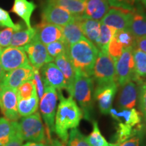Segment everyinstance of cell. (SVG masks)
Instances as JSON below:
<instances>
[{"mask_svg":"<svg viewBox=\"0 0 146 146\" xmlns=\"http://www.w3.org/2000/svg\"><path fill=\"white\" fill-rule=\"evenodd\" d=\"M33 81L35 85L36 93H37L39 99H41V97L44 94L45 86L44 83L42 81L41 74L39 73V70H38V69L34 68V78L33 79Z\"/></svg>","mask_w":146,"mask_h":146,"instance_id":"42","label":"cell"},{"mask_svg":"<svg viewBox=\"0 0 146 146\" xmlns=\"http://www.w3.org/2000/svg\"><path fill=\"white\" fill-rule=\"evenodd\" d=\"M79 21L80 27L84 36H86L91 42L98 48L100 42L101 22L95 20L83 18L82 16H77Z\"/></svg>","mask_w":146,"mask_h":146,"instance_id":"19","label":"cell"},{"mask_svg":"<svg viewBox=\"0 0 146 146\" xmlns=\"http://www.w3.org/2000/svg\"><path fill=\"white\" fill-rule=\"evenodd\" d=\"M94 79L86 74L75 72L74 81L68 91L70 96L81 106L85 119L90 120L94 99Z\"/></svg>","mask_w":146,"mask_h":146,"instance_id":"3","label":"cell"},{"mask_svg":"<svg viewBox=\"0 0 146 146\" xmlns=\"http://www.w3.org/2000/svg\"><path fill=\"white\" fill-rule=\"evenodd\" d=\"M0 61L5 72L30 64L23 47H7L0 50Z\"/></svg>","mask_w":146,"mask_h":146,"instance_id":"8","label":"cell"},{"mask_svg":"<svg viewBox=\"0 0 146 146\" xmlns=\"http://www.w3.org/2000/svg\"><path fill=\"white\" fill-rule=\"evenodd\" d=\"M138 96V88L134 81H129L123 86L120 91L118 104L122 109H132L135 106Z\"/></svg>","mask_w":146,"mask_h":146,"instance_id":"17","label":"cell"},{"mask_svg":"<svg viewBox=\"0 0 146 146\" xmlns=\"http://www.w3.org/2000/svg\"><path fill=\"white\" fill-rule=\"evenodd\" d=\"M41 18L42 22L64 27L72 21L74 16L65 9L47 2L42 10Z\"/></svg>","mask_w":146,"mask_h":146,"instance_id":"11","label":"cell"},{"mask_svg":"<svg viewBox=\"0 0 146 146\" xmlns=\"http://www.w3.org/2000/svg\"><path fill=\"white\" fill-rule=\"evenodd\" d=\"M35 28L36 29V35L34 38L45 45L64 39L62 27L41 21Z\"/></svg>","mask_w":146,"mask_h":146,"instance_id":"16","label":"cell"},{"mask_svg":"<svg viewBox=\"0 0 146 146\" xmlns=\"http://www.w3.org/2000/svg\"><path fill=\"white\" fill-rule=\"evenodd\" d=\"M23 139H22L21 135H20L19 133H18V129L17 133L12 137V138L10 140V141L4 146H23Z\"/></svg>","mask_w":146,"mask_h":146,"instance_id":"44","label":"cell"},{"mask_svg":"<svg viewBox=\"0 0 146 146\" xmlns=\"http://www.w3.org/2000/svg\"><path fill=\"white\" fill-rule=\"evenodd\" d=\"M67 143L68 146H91L87 141V137L84 135L77 128L71 129Z\"/></svg>","mask_w":146,"mask_h":146,"instance_id":"34","label":"cell"},{"mask_svg":"<svg viewBox=\"0 0 146 146\" xmlns=\"http://www.w3.org/2000/svg\"><path fill=\"white\" fill-rule=\"evenodd\" d=\"M128 29L135 38L146 35V12L139 5L132 12Z\"/></svg>","mask_w":146,"mask_h":146,"instance_id":"20","label":"cell"},{"mask_svg":"<svg viewBox=\"0 0 146 146\" xmlns=\"http://www.w3.org/2000/svg\"><path fill=\"white\" fill-rule=\"evenodd\" d=\"M35 35L36 29L32 27L14 31L10 45L15 47H23L33 41Z\"/></svg>","mask_w":146,"mask_h":146,"instance_id":"27","label":"cell"},{"mask_svg":"<svg viewBox=\"0 0 146 146\" xmlns=\"http://www.w3.org/2000/svg\"><path fill=\"white\" fill-rule=\"evenodd\" d=\"M132 12L118 8L108 10L101 20V23L114 28L116 30H123L129 28Z\"/></svg>","mask_w":146,"mask_h":146,"instance_id":"15","label":"cell"},{"mask_svg":"<svg viewBox=\"0 0 146 146\" xmlns=\"http://www.w3.org/2000/svg\"><path fill=\"white\" fill-rule=\"evenodd\" d=\"M92 78L97 86L117 83L115 62L108 52L100 50L93 69Z\"/></svg>","mask_w":146,"mask_h":146,"instance_id":"5","label":"cell"},{"mask_svg":"<svg viewBox=\"0 0 146 146\" xmlns=\"http://www.w3.org/2000/svg\"><path fill=\"white\" fill-rule=\"evenodd\" d=\"M110 114L119 123H123L133 127L139 125L141 121V114L135 108L123 109L121 111H118L112 108L110 111Z\"/></svg>","mask_w":146,"mask_h":146,"instance_id":"21","label":"cell"},{"mask_svg":"<svg viewBox=\"0 0 146 146\" xmlns=\"http://www.w3.org/2000/svg\"><path fill=\"white\" fill-rule=\"evenodd\" d=\"M18 131V122L0 118V146H4Z\"/></svg>","mask_w":146,"mask_h":146,"instance_id":"26","label":"cell"},{"mask_svg":"<svg viewBox=\"0 0 146 146\" xmlns=\"http://www.w3.org/2000/svg\"><path fill=\"white\" fill-rule=\"evenodd\" d=\"M36 7L33 1H29L28 0H14L11 12L19 16L25 22L27 28H31V18Z\"/></svg>","mask_w":146,"mask_h":146,"instance_id":"22","label":"cell"},{"mask_svg":"<svg viewBox=\"0 0 146 146\" xmlns=\"http://www.w3.org/2000/svg\"><path fill=\"white\" fill-rule=\"evenodd\" d=\"M139 95V106L146 120V81L141 82Z\"/></svg>","mask_w":146,"mask_h":146,"instance_id":"41","label":"cell"},{"mask_svg":"<svg viewBox=\"0 0 146 146\" xmlns=\"http://www.w3.org/2000/svg\"><path fill=\"white\" fill-rule=\"evenodd\" d=\"M16 90H17L18 100L27 99L36 93L35 85L33 80L22 84L21 86L16 89Z\"/></svg>","mask_w":146,"mask_h":146,"instance_id":"36","label":"cell"},{"mask_svg":"<svg viewBox=\"0 0 146 146\" xmlns=\"http://www.w3.org/2000/svg\"><path fill=\"white\" fill-rule=\"evenodd\" d=\"M118 83L96 86L94 92V98L98 103L100 110L103 114H110L112 108V102L117 92Z\"/></svg>","mask_w":146,"mask_h":146,"instance_id":"14","label":"cell"},{"mask_svg":"<svg viewBox=\"0 0 146 146\" xmlns=\"http://www.w3.org/2000/svg\"><path fill=\"white\" fill-rule=\"evenodd\" d=\"M23 48L28 56L29 63L35 69L39 70L43 66L54 60L49 55L45 45L35 38Z\"/></svg>","mask_w":146,"mask_h":146,"instance_id":"10","label":"cell"},{"mask_svg":"<svg viewBox=\"0 0 146 146\" xmlns=\"http://www.w3.org/2000/svg\"><path fill=\"white\" fill-rule=\"evenodd\" d=\"M23 146H48L45 143H35V142H27Z\"/></svg>","mask_w":146,"mask_h":146,"instance_id":"47","label":"cell"},{"mask_svg":"<svg viewBox=\"0 0 146 146\" xmlns=\"http://www.w3.org/2000/svg\"><path fill=\"white\" fill-rule=\"evenodd\" d=\"M100 50L85 36L68 47V54L75 72L92 76Z\"/></svg>","mask_w":146,"mask_h":146,"instance_id":"2","label":"cell"},{"mask_svg":"<svg viewBox=\"0 0 146 146\" xmlns=\"http://www.w3.org/2000/svg\"><path fill=\"white\" fill-rule=\"evenodd\" d=\"M18 129L23 141L44 143L46 139V130L39 112H36L21 119L18 123Z\"/></svg>","mask_w":146,"mask_h":146,"instance_id":"4","label":"cell"},{"mask_svg":"<svg viewBox=\"0 0 146 146\" xmlns=\"http://www.w3.org/2000/svg\"><path fill=\"white\" fill-rule=\"evenodd\" d=\"M108 4L115 8L133 12L138 6L140 0H107Z\"/></svg>","mask_w":146,"mask_h":146,"instance_id":"38","label":"cell"},{"mask_svg":"<svg viewBox=\"0 0 146 146\" xmlns=\"http://www.w3.org/2000/svg\"><path fill=\"white\" fill-rule=\"evenodd\" d=\"M62 31L63 39L68 46L74 44L85 36L80 27L78 18L75 16L72 21L65 26L62 27Z\"/></svg>","mask_w":146,"mask_h":146,"instance_id":"23","label":"cell"},{"mask_svg":"<svg viewBox=\"0 0 146 146\" xmlns=\"http://www.w3.org/2000/svg\"><path fill=\"white\" fill-rule=\"evenodd\" d=\"M140 132H141V128L138 127V126L133 127L123 123H119L115 136L116 142L114 143H122Z\"/></svg>","mask_w":146,"mask_h":146,"instance_id":"29","label":"cell"},{"mask_svg":"<svg viewBox=\"0 0 146 146\" xmlns=\"http://www.w3.org/2000/svg\"><path fill=\"white\" fill-rule=\"evenodd\" d=\"M80 1H85V2H86L87 0H80Z\"/></svg>","mask_w":146,"mask_h":146,"instance_id":"50","label":"cell"},{"mask_svg":"<svg viewBox=\"0 0 146 146\" xmlns=\"http://www.w3.org/2000/svg\"><path fill=\"white\" fill-rule=\"evenodd\" d=\"M18 98L16 89L0 85V108L5 118L17 121L21 116L18 111Z\"/></svg>","mask_w":146,"mask_h":146,"instance_id":"9","label":"cell"},{"mask_svg":"<svg viewBox=\"0 0 146 146\" xmlns=\"http://www.w3.org/2000/svg\"><path fill=\"white\" fill-rule=\"evenodd\" d=\"M58 92L51 86H45L44 94L40 99L39 109L47 128V135L50 139L51 133L55 132V117L58 101Z\"/></svg>","mask_w":146,"mask_h":146,"instance_id":"7","label":"cell"},{"mask_svg":"<svg viewBox=\"0 0 146 146\" xmlns=\"http://www.w3.org/2000/svg\"><path fill=\"white\" fill-rule=\"evenodd\" d=\"M60 99L55 117V133L64 143L68 140V130L77 128L83 118V112L71 96L64 97L62 91H58Z\"/></svg>","mask_w":146,"mask_h":146,"instance_id":"1","label":"cell"},{"mask_svg":"<svg viewBox=\"0 0 146 146\" xmlns=\"http://www.w3.org/2000/svg\"><path fill=\"white\" fill-rule=\"evenodd\" d=\"M87 141L91 146H110V143L106 140L98 127L96 121H93V131L88 137H87Z\"/></svg>","mask_w":146,"mask_h":146,"instance_id":"33","label":"cell"},{"mask_svg":"<svg viewBox=\"0 0 146 146\" xmlns=\"http://www.w3.org/2000/svg\"><path fill=\"white\" fill-rule=\"evenodd\" d=\"M41 76L44 86H51L58 91L67 90L68 85L64 76L53 62L47 63L41 68Z\"/></svg>","mask_w":146,"mask_h":146,"instance_id":"12","label":"cell"},{"mask_svg":"<svg viewBox=\"0 0 146 146\" xmlns=\"http://www.w3.org/2000/svg\"><path fill=\"white\" fill-rule=\"evenodd\" d=\"M5 70H3V67H2V65H1V61H0V83H1V81H2L3 76L5 75Z\"/></svg>","mask_w":146,"mask_h":146,"instance_id":"48","label":"cell"},{"mask_svg":"<svg viewBox=\"0 0 146 146\" xmlns=\"http://www.w3.org/2000/svg\"><path fill=\"white\" fill-rule=\"evenodd\" d=\"M47 51L51 57L53 58H56L60 54L67 53L68 50V45L66 43L64 39L60 41H54L49 44L45 45Z\"/></svg>","mask_w":146,"mask_h":146,"instance_id":"35","label":"cell"},{"mask_svg":"<svg viewBox=\"0 0 146 146\" xmlns=\"http://www.w3.org/2000/svg\"><path fill=\"white\" fill-rule=\"evenodd\" d=\"M48 146H66V143L57 139H55L50 140V143L48 144Z\"/></svg>","mask_w":146,"mask_h":146,"instance_id":"46","label":"cell"},{"mask_svg":"<svg viewBox=\"0 0 146 146\" xmlns=\"http://www.w3.org/2000/svg\"><path fill=\"white\" fill-rule=\"evenodd\" d=\"M0 27H8L14 29V31H18L24 29V25L21 23H14L8 12L0 7Z\"/></svg>","mask_w":146,"mask_h":146,"instance_id":"37","label":"cell"},{"mask_svg":"<svg viewBox=\"0 0 146 146\" xmlns=\"http://www.w3.org/2000/svg\"><path fill=\"white\" fill-rule=\"evenodd\" d=\"M109 10L107 0H87L86 6L82 17L99 21Z\"/></svg>","mask_w":146,"mask_h":146,"instance_id":"18","label":"cell"},{"mask_svg":"<svg viewBox=\"0 0 146 146\" xmlns=\"http://www.w3.org/2000/svg\"><path fill=\"white\" fill-rule=\"evenodd\" d=\"M133 53L137 75L139 78L146 77V53L135 48Z\"/></svg>","mask_w":146,"mask_h":146,"instance_id":"31","label":"cell"},{"mask_svg":"<svg viewBox=\"0 0 146 146\" xmlns=\"http://www.w3.org/2000/svg\"><path fill=\"white\" fill-rule=\"evenodd\" d=\"M133 47L124 49L123 53L115 62L116 81L118 85L123 86L129 81L141 83V78L137 75L133 58Z\"/></svg>","mask_w":146,"mask_h":146,"instance_id":"6","label":"cell"},{"mask_svg":"<svg viewBox=\"0 0 146 146\" xmlns=\"http://www.w3.org/2000/svg\"><path fill=\"white\" fill-rule=\"evenodd\" d=\"M47 2L65 9L75 17L83 16L86 6V2L80 0H47Z\"/></svg>","mask_w":146,"mask_h":146,"instance_id":"25","label":"cell"},{"mask_svg":"<svg viewBox=\"0 0 146 146\" xmlns=\"http://www.w3.org/2000/svg\"><path fill=\"white\" fill-rule=\"evenodd\" d=\"M34 78V68L31 64L21 67L5 73L0 85L17 89L22 84Z\"/></svg>","mask_w":146,"mask_h":146,"instance_id":"13","label":"cell"},{"mask_svg":"<svg viewBox=\"0 0 146 146\" xmlns=\"http://www.w3.org/2000/svg\"><path fill=\"white\" fill-rule=\"evenodd\" d=\"M134 48L146 53V35L136 38Z\"/></svg>","mask_w":146,"mask_h":146,"instance_id":"45","label":"cell"},{"mask_svg":"<svg viewBox=\"0 0 146 146\" xmlns=\"http://www.w3.org/2000/svg\"><path fill=\"white\" fill-rule=\"evenodd\" d=\"M116 30L112 27L107 26L101 23V29H100V42L98 49L100 51L108 52V48L110 42L112 39Z\"/></svg>","mask_w":146,"mask_h":146,"instance_id":"30","label":"cell"},{"mask_svg":"<svg viewBox=\"0 0 146 146\" xmlns=\"http://www.w3.org/2000/svg\"><path fill=\"white\" fill-rule=\"evenodd\" d=\"M14 31L11 28H7L0 31V50L9 47Z\"/></svg>","mask_w":146,"mask_h":146,"instance_id":"40","label":"cell"},{"mask_svg":"<svg viewBox=\"0 0 146 146\" xmlns=\"http://www.w3.org/2000/svg\"><path fill=\"white\" fill-rule=\"evenodd\" d=\"M123 50V47L113 36L112 39L111 40V41L109 43L108 48V53L110 56L114 60V62H116V60L118 59L120 55L122 54Z\"/></svg>","mask_w":146,"mask_h":146,"instance_id":"39","label":"cell"},{"mask_svg":"<svg viewBox=\"0 0 146 146\" xmlns=\"http://www.w3.org/2000/svg\"><path fill=\"white\" fill-rule=\"evenodd\" d=\"M140 1H141L142 3H143L144 6H145V8H146V0H140Z\"/></svg>","mask_w":146,"mask_h":146,"instance_id":"49","label":"cell"},{"mask_svg":"<svg viewBox=\"0 0 146 146\" xmlns=\"http://www.w3.org/2000/svg\"><path fill=\"white\" fill-rule=\"evenodd\" d=\"M39 106V97L37 93L27 99L18 100V111L20 116H25L31 115L36 112Z\"/></svg>","mask_w":146,"mask_h":146,"instance_id":"28","label":"cell"},{"mask_svg":"<svg viewBox=\"0 0 146 146\" xmlns=\"http://www.w3.org/2000/svg\"><path fill=\"white\" fill-rule=\"evenodd\" d=\"M141 138L142 134L140 132L122 143H110V146H140Z\"/></svg>","mask_w":146,"mask_h":146,"instance_id":"43","label":"cell"},{"mask_svg":"<svg viewBox=\"0 0 146 146\" xmlns=\"http://www.w3.org/2000/svg\"><path fill=\"white\" fill-rule=\"evenodd\" d=\"M114 37L123 47L124 49L128 47L134 48L136 38L128 29L123 30H116Z\"/></svg>","mask_w":146,"mask_h":146,"instance_id":"32","label":"cell"},{"mask_svg":"<svg viewBox=\"0 0 146 146\" xmlns=\"http://www.w3.org/2000/svg\"><path fill=\"white\" fill-rule=\"evenodd\" d=\"M55 64L58 66V68L61 70L62 74L64 76L66 81L68 88V92L71 88L73 81H74V76H75V71L73 68L72 63H71L67 53L60 54L54 58Z\"/></svg>","mask_w":146,"mask_h":146,"instance_id":"24","label":"cell"}]
</instances>
